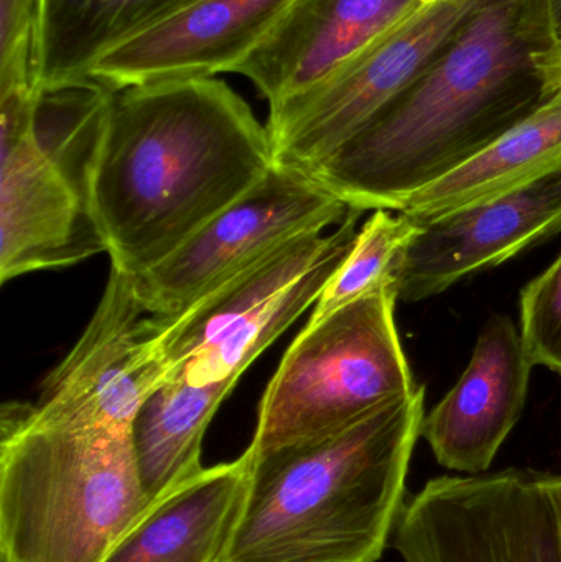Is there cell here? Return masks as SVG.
<instances>
[{
	"instance_id": "ac0fdd59",
	"label": "cell",
	"mask_w": 561,
	"mask_h": 562,
	"mask_svg": "<svg viewBox=\"0 0 561 562\" xmlns=\"http://www.w3.org/2000/svg\"><path fill=\"white\" fill-rule=\"evenodd\" d=\"M193 0H43L42 85L88 78L115 43Z\"/></svg>"
},
{
	"instance_id": "ffe728a7",
	"label": "cell",
	"mask_w": 561,
	"mask_h": 562,
	"mask_svg": "<svg viewBox=\"0 0 561 562\" xmlns=\"http://www.w3.org/2000/svg\"><path fill=\"white\" fill-rule=\"evenodd\" d=\"M43 0H0V94L42 86Z\"/></svg>"
},
{
	"instance_id": "30bf717a",
	"label": "cell",
	"mask_w": 561,
	"mask_h": 562,
	"mask_svg": "<svg viewBox=\"0 0 561 562\" xmlns=\"http://www.w3.org/2000/svg\"><path fill=\"white\" fill-rule=\"evenodd\" d=\"M161 383L164 372L152 350L148 313L134 277L111 269L91 323L46 376L33 409L55 425L131 429Z\"/></svg>"
},
{
	"instance_id": "6da1fadb",
	"label": "cell",
	"mask_w": 561,
	"mask_h": 562,
	"mask_svg": "<svg viewBox=\"0 0 561 562\" xmlns=\"http://www.w3.org/2000/svg\"><path fill=\"white\" fill-rule=\"evenodd\" d=\"M273 165L269 128L220 79L115 91L89 181L111 269H154Z\"/></svg>"
},
{
	"instance_id": "52a82bcc",
	"label": "cell",
	"mask_w": 561,
	"mask_h": 562,
	"mask_svg": "<svg viewBox=\"0 0 561 562\" xmlns=\"http://www.w3.org/2000/svg\"><path fill=\"white\" fill-rule=\"evenodd\" d=\"M397 300L389 284L308 321L263 393L253 451L343 428L420 389L395 326Z\"/></svg>"
},
{
	"instance_id": "2e32d148",
	"label": "cell",
	"mask_w": 561,
	"mask_h": 562,
	"mask_svg": "<svg viewBox=\"0 0 561 562\" xmlns=\"http://www.w3.org/2000/svg\"><path fill=\"white\" fill-rule=\"evenodd\" d=\"M561 165V86L529 117L447 177L411 198L404 210L415 224L483 203Z\"/></svg>"
},
{
	"instance_id": "8fae6325",
	"label": "cell",
	"mask_w": 561,
	"mask_h": 562,
	"mask_svg": "<svg viewBox=\"0 0 561 562\" xmlns=\"http://www.w3.org/2000/svg\"><path fill=\"white\" fill-rule=\"evenodd\" d=\"M561 234V165L483 203L420 224L397 273L399 300L444 293L464 277L501 266Z\"/></svg>"
},
{
	"instance_id": "7c38bea8",
	"label": "cell",
	"mask_w": 561,
	"mask_h": 562,
	"mask_svg": "<svg viewBox=\"0 0 561 562\" xmlns=\"http://www.w3.org/2000/svg\"><path fill=\"white\" fill-rule=\"evenodd\" d=\"M293 0H193L105 49L88 78L115 92L234 72Z\"/></svg>"
},
{
	"instance_id": "4fadbf2b",
	"label": "cell",
	"mask_w": 561,
	"mask_h": 562,
	"mask_svg": "<svg viewBox=\"0 0 561 562\" xmlns=\"http://www.w3.org/2000/svg\"><path fill=\"white\" fill-rule=\"evenodd\" d=\"M425 0H293L237 66L270 109L319 88Z\"/></svg>"
},
{
	"instance_id": "7a4b0ae2",
	"label": "cell",
	"mask_w": 561,
	"mask_h": 562,
	"mask_svg": "<svg viewBox=\"0 0 561 562\" xmlns=\"http://www.w3.org/2000/svg\"><path fill=\"white\" fill-rule=\"evenodd\" d=\"M547 48L534 0H484L407 91L306 175L349 207L399 213L547 101Z\"/></svg>"
},
{
	"instance_id": "603a6c76",
	"label": "cell",
	"mask_w": 561,
	"mask_h": 562,
	"mask_svg": "<svg viewBox=\"0 0 561 562\" xmlns=\"http://www.w3.org/2000/svg\"><path fill=\"white\" fill-rule=\"evenodd\" d=\"M536 65L549 92L559 89L561 86V43L549 46L546 52L537 53Z\"/></svg>"
},
{
	"instance_id": "44dd1931",
	"label": "cell",
	"mask_w": 561,
	"mask_h": 562,
	"mask_svg": "<svg viewBox=\"0 0 561 562\" xmlns=\"http://www.w3.org/2000/svg\"><path fill=\"white\" fill-rule=\"evenodd\" d=\"M520 340L534 367L561 376V252L520 293Z\"/></svg>"
},
{
	"instance_id": "9a60e30c",
	"label": "cell",
	"mask_w": 561,
	"mask_h": 562,
	"mask_svg": "<svg viewBox=\"0 0 561 562\" xmlns=\"http://www.w3.org/2000/svg\"><path fill=\"white\" fill-rule=\"evenodd\" d=\"M250 456L203 468L152 502L101 562H223L246 497Z\"/></svg>"
},
{
	"instance_id": "8992f818",
	"label": "cell",
	"mask_w": 561,
	"mask_h": 562,
	"mask_svg": "<svg viewBox=\"0 0 561 562\" xmlns=\"http://www.w3.org/2000/svg\"><path fill=\"white\" fill-rule=\"evenodd\" d=\"M362 213L351 207L333 233L313 231L277 247L178 316L148 314L164 383L236 385L254 360L315 306L351 252Z\"/></svg>"
},
{
	"instance_id": "277c9868",
	"label": "cell",
	"mask_w": 561,
	"mask_h": 562,
	"mask_svg": "<svg viewBox=\"0 0 561 562\" xmlns=\"http://www.w3.org/2000/svg\"><path fill=\"white\" fill-rule=\"evenodd\" d=\"M131 429L0 415L2 562H101L150 507Z\"/></svg>"
},
{
	"instance_id": "3957f363",
	"label": "cell",
	"mask_w": 561,
	"mask_h": 562,
	"mask_svg": "<svg viewBox=\"0 0 561 562\" xmlns=\"http://www.w3.org/2000/svg\"><path fill=\"white\" fill-rule=\"evenodd\" d=\"M425 389L362 418L250 456L223 562H378L407 502Z\"/></svg>"
},
{
	"instance_id": "d6986e66",
	"label": "cell",
	"mask_w": 561,
	"mask_h": 562,
	"mask_svg": "<svg viewBox=\"0 0 561 562\" xmlns=\"http://www.w3.org/2000/svg\"><path fill=\"white\" fill-rule=\"evenodd\" d=\"M418 231L420 226L407 214L394 216L389 210L375 211L359 229L351 252L326 284L310 321L322 319L389 284L395 286L399 263Z\"/></svg>"
},
{
	"instance_id": "9c48e42d",
	"label": "cell",
	"mask_w": 561,
	"mask_h": 562,
	"mask_svg": "<svg viewBox=\"0 0 561 562\" xmlns=\"http://www.w3.org/2000/svg\"><path fill=\"white\" fill-rule=\"evenodd\" d=\"M351 207L310 175L273 165L168 259L134 277L145 311L173 317L289 240L338 226Z\"/></svg>"
},
{
	"instance_id": "e0dca14e",
	"label": "cell",
	"mask_w": 561,
	"mask_h": 562,
	"mask_svg": "<svg viewBox=\"0 0 561 562\" xmlns=\"http://www.w3.org/2000/svg\"><path fill=\"white\" fill-rule=\"evenodd\" d=\"M236 385L165 382L145 400L131 426L138 474L148 501L203 469L201 445L211 419Z\"/></svg>"
},
{
	"instance_id": "5b68a950",
	"label": "cell",
	"mask_w": 561,
	"mask_h": 562,
	"mask_svg": "<svg viewBox=\"0 0 561 562\" xmlns=\"http://www.w3.org/2000/svg\"><path fill=\"white\" fill-rule=\"evenodd\" d=\"M112 91L94 79L0 94V280L108 254L89 198Z\"/></svg>"
},
{
	"instance_id": "5bb4252c",
	"label": "cell",
	"mask_w": 561,
	"mask_h": 562,
	"mask_svg": "<svg viewBox=\"0 0 561 562\" xmlns=\"http://www.w3.org/2000/svg\"><path fill=\"white\" fill-rule=\"evenodd\" d=\"M532 369L513 319L491 317L463 375L422 422L438 464L464 475L490 471L523 416Z\"/></svg>"
},
{
	"instance_id": "7402d4cb",
	"label": "cell",
	"mask_w": 561,
	"mask_h": 562,
	"mask_svg": "<svg viewBox=\"0 0 561 562\" xmlns=\"http://www.w3.org/2000/svg\"><path fill=\"white\" fill-rule=\"evenodd\" d=\"M549 46L561 43V0H534Z\"/></svg>"
},
{
	"instance_id": "ba28073f",
	"label": "cell",
	"mask_w": 561,
	"mask_h": 562,
	"mask_svg": "<svg viewBox=\"0 0 561 562\" xmlns=\"http://www.w3.org/2000/svg\"><path fill=\"white\" fill-rule=\"evenodd\" d=\"M484 0H425L308 94L270 109L276 164L306 171L371 124L447 45Z\"/></svg>"
}]
</instances>
